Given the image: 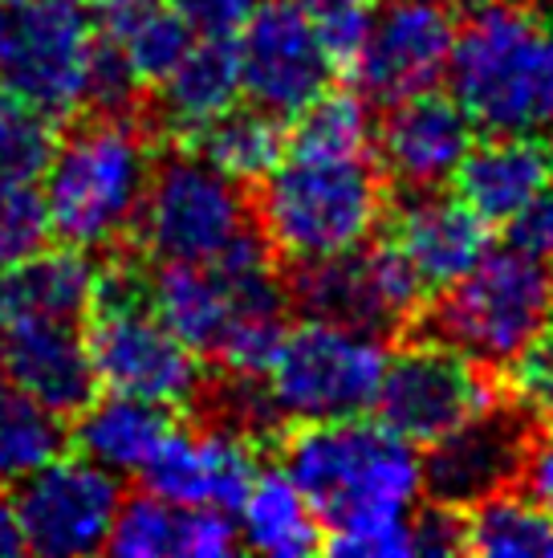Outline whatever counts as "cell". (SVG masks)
<instances>
[{
    "instance_id": "6da1fadb",
    "label": "cell",
    "mask_w": 553,
    "mask_h": 558,
    "mask_svg": "<svg viewBox=\"0 0 553 558\" xmlns=\"http://www.w3.org/2000/svg\"><path fill=\"white\" fill-rule=\"evenodd\" d=\"M257 184V229L285 262L367 245L386 213V175L374 159L367 98L325 90L309 102L293 119L281 159Z\"/></svg>"
},
{
    "instance_id": "7a4b0ae2",
    "label": "cell",
    "mask_w": 553,
    "mask_h": 558,
    "mask_svg": "<svg viewBox=\"0 0 553 558\" xmlns=\"http://www.w3.org/2000/svg\"><path fill=\"white\" fill-rule=\"evenodd\" d=\"M281 457L285 473L322 518L325 538L407 518L423 494L419 452L383 420L342 416L293 424V433L281 440Z\"/></svg>"
},
{
    "instance_id": "3957f363",
    "label": "cell",
    "mask_w": 553,
    "mask_h": 558,
    "mask_svg": "<svg viewBox=\"0 0 553 558\" xmlns=\"http://www.w3.org/2000/svg\"><path fill=\"white\" fill-rule=\"evenodd\" d=\"M452 98L489 135H538L553 123V13L489 0L456 29Z\"/></svg>"
},
{
    "instance_id": "277c9868",
    "label": "cell",
    "mask_w": 553,
    "mask_h": 558,
    "mask_svg": "<svg viewBox=\"0 0 553 558\" xmlns=\"http://www.w3.org/2000/svg\"><path fill=\"white\" fill-rule=\"evenodd\" d=\"M155 140L147 126L126 114L82 119L53 140L49 163L41 171V196L49 208L53 236L70 248L98 253L114 248L135 233L138 204L155 168Z\"/></svg>"
},
{
    "instance_id": "5b68a950",
    "label": "cell",
    "mask_w": 553,
    "mask_h": 558,
    "mask_svg": "<svg viewBox=\"0 0 553 558\" xmlns=\"http://www.w3.org/2000/svg\"><path fill=\"white\" fill-rule=\"evenodd\" d=\"M86 351L98 388L184 408L204 391V359L147 302V269L110 262L86 306Z\"/></svg>"
},
{
    "instance_id": "8992f818",
    "label": "cell",
    "mask_w": 553,
    "mask_h": 558,
    "mask_svg": "<svg viewBox=\"0 0 553 558\" xmlns=\"http://www.w3.org/2000/svg\"><path fill=\"white\" fill-rule=\"evenodd\" d=\"M553 314V269L525 245L484 248L468 274L444 286L428 311V335L477 359L508 367Z\"/></svg>"
},
{
    "instance_id": "52a82bcc",
    "label": "cell",
    "mask_w": 553,
    "mask_h": 558,
    "mask_svg": "<svg viewBox=\"0 0 553 558\" xmlns=\"http://www.w3.org/2000/svg\"><path fill=\"white\" fill-rule=\"evenodd\" d=\"M253 233L257 217L245 184L204 163L196 151L155 159L135 220V241L147 262H220Z\"/></svg>"
},
{
    "instance_id": "ba28073f",
    "label": "cell",
    "mask_w": 553,
    "mask_h": 558,
    "mask_svg": "<svg viewBox=\"0 0 553 558\" xmlns=\"http://www.w3.org/2000/svg\"><path fill=\"white\" fill-rule=\"evenodd\" d=\"M383 372V335L306 318L285 330L265 372V388L285 424H318V420L367 416L379 400Z\"/></svg>"
},
{
    "instance_id": "9c48e42d",
    "label": "cell",
    "mask_w": 553,
    "mask_h": 558,
    "mask_svg": "<svg viewBox=\"0 0 553 558\" xmlns=\"http://www.w3.org/2000/svg\"><path fill=\"white\" fill-rule=\"evenodd\" d=\"M98 49L82 0H16L0 25V90L37 114L74 119L86 110V82Z\"/></svg>"
},
{
    "instance_id": "30bf717a",
    "label": "cell",
    "mask_w": 553,
    "mask_h": 558,
    "mask_svg": "<svg viewBox=\"0 0 553 558\" xmlns=\"http://www.w3.org/2000/svg\"><path fill=\"white\" fill-rule=\"evenodd\" d=\"M285 294L302 318L358 326V330L383 335V339L391 330L415 323L428 302V290L419 286L411 265L386 241L374 248L354 245L346 253L297 262Z\"/></svg>"
},
{
    "instance_id": "8fae6325",
    "label": "cell",
    "mask_w": 553,
    "mask_h": 558,
    "mask_svg": "<svg viewBox=\"0 0 553 558\" xmlns=\"http://www.w3.org/2000/svg\"><path fill=\"white\" fill-rule=\"evenodd\" d=\"M25 550L41 558H82L107 550L123 485L82 452H53L13 489Z\"/></svg>"
},
{
    "instance_id": "7c38bea8",
    "label": "cell",
    "mask_w": 553,
    "mask_h": 558,
    "mask_svg": "<svg viewBox=\"0 0 553 558\" xmlns=\"http://www.w3.org/2000/svg\"><path fill=\"white\" fill-rule=\"evenodd\" d=\"M492 400L496 391H492L489 367H480L477 359L428 335L386 355L374 412L391 433L411 440L415 449L419 445L428 449L431 440H440L456 424L477 416Z\"/></svg>"
},
{
    "instance_id": "4fadbf2b",
    "label": "cell",
    "mask_w": 553,
    "mask_h": 558,
    "mask_svg": "<svg viewBox=\"0 0 553 558\" xmlns=\"http://www.w3.org/2000/svg\"><path fill=\"white\" fill-rule=\"evenodd\" d=\"M460 21L447 0H379L351 65L354 94L370 107H391L400 98L440 86L447 78Z\"/></svg>"
},
{
    "instance_id": "5bb4252c",
    "label": "cell",
    "mask_w": 553,
    "mask_h": 558,
    "mask_svg": "<svg viewBox=\"0 0 553 558\" xmlns=\"http://www.w3.org/2000/svg\"><path fill=\"white\" fill-rule=\"evenodd\" d=\"M232 49L241 70V94L281 123L318 102L330 90L339 65L309 16L297 9V0H261L245 25L232 33Z\"/></svg>"
},
{
    "instance_id": "9a60e30c",
    "label": "cell",
    "mask_w": 553,
    "mask_h": 558,
    "mask_svg": "<svg viewBox=\"0 0 553 558\" xmlns=\"http://www.w3.org/2000/svg\"><path fill=\"white\" fill-rule=\"evenodd\" d=\"M529 408L513 400H496L477 416L456 424L452 433L428 445L423 457V494L447 510H472L477 501L517 485L525 457L533 449Z\"/></svg>"
},
{
    "instance_id": "2e32d148",
    "label": "cell",
    "mask_w": 553,
    "mask_h": 558,
    "mask_svg": "<svg viewBox=\"0 0 553 558\" xmlns=\"http://www.w3.org/2000/svg\"><path fill=\"white\" fill-rule=\"evenodd\" d=\"M257 449L261 445L253 436L236 433L224 420L171 428L151 465L143 469V485L175 506H212L232 513L261 473Z\"/></svg>"
},
{
    "instance_id": "e0dca14e",
    "label": "cell",
    "mask_w": 553,
    "mask_h": 558,
    "mask_svg": "<svg viewBox=\"0 0 553 558\" xmlns=\"http://www.w3.org/2000/svg\"><path fill=\"white\" fill-rule=\"evenodd\" d=\"M472 143L477 123L452 94H440L435 86L391 102L383 123L374 126V159L400 187L447 184Z\"/></svg>"
},
{
    "instance_id": "ac0fdd59",
    "label": "cell",
    "mask_w": 553,
    "mask_h": 558,
    "mask_svg": "<svg viewBox=\"0 0 553 558\" xmlns=\"http://www.w3.org/2000/svg\"><path fill=\"white\" fill-rule=\"evenodd\" d=\"M383 217L386 245L400 248L423 290L452 286L492 245L489 220H480L460 196H447L440 187H403V201Z\"/></svg>"
},
{
    "instance_id": "d6986e66",
    "label": "cell",
    "mask_w": 553,
    "mask_h": 558,
    "mask_svg": "<svg viewBox=\"0 0 553 558\" xmlns=\"http://www.w3.org/2000/svg\"><path fill=\"white\" fill-rule=\"evenodd\" d=\"M0 375L58 420H70L98 391L86 335L74 318L0 330Z\"/></svg>"
},
{
    "instance_id": "ffe728a7",
    "label": "cell",
    "mask_w": 553,
    "mask_h": 558,
    "mask_svg": "<svg viewBox=\"0 0 553 558\" xmlns=\"http://www.w3.org/2000/svg\"><path fill=\"white\" fill-rule=\"evenodd\" d=\"M456 196L489 225H513L553 184V147L538 135H489L456 168Z\"/></svg>"
},
{
    "instance_id": "44dd1931",
    "label": "cell",
    "mask_w": 553,
    "mask_h": 558,
    "mask_svg": "<svg viewBox=\"0 0 553 558\" xmlns=\"http://www.w3.org/2000/svg\"><path fill=\"white\" fill-rule=\"evenodd\" d=\"M74 452L114 477H143L159 445L171 436L175 416L168 403L126 396V391H94L74 416Z\"/></svg>"
},
{
    "instance_id": "7402d4cb",
    "label": "cell",
    "mask_w": 553,
    "mask_h": 558,
    "mask_svg": "<svg viewBox=\"0 0 553 558\" xmlns=\"http://www.w3.org/2000/svg\"><path fill=\"white\" fill-rule=\"evenodd\" d=\"M98 265L82 248H41L25 262L0 265V330L25 323L82 318L94 298Z\"/></svg>"
},
{
    "instance_id": "603a6c76",
    "label": "cell",
    "mask_w": 553,
    "mask_h": 558,
    "mask_svg": "<svg viewBox=\"0 0 553 558\" xmlns=\"http://www.w3.org/2000/svg\"><path fill=\"white\" fill-rule=\"evenodd\" d=\"M159 90V126L187 140L208 119L224 114L241 102V70L232 37H196L187 53L168 70V78L155 82Z\"/></svg>"
},
{
    "instance_id": "cb8c5ba5",
    "label": "cell",
    "mask_w": 553,
    "mask_h": 558,
    "mask_svg": "<svg viewBox=\"0 0 553 558\" xmlns=\"http://www.w3.org/2000/svg\"><path fill=\"white\" fill-rule=\"evenodd\" d=\"M241 546L269 558H306L322 550V518L285 469H261L241 497Z\"/></svg>"
},
{
    "instance_id": "d4e9b609",
    "label": "cell",
    "mask_w": 553,
    "mask_h": 558,
    "mask_svg": "<svg viewBox=\"0 0 553 558\" xmlns=\"http://www.w3.org/2000/svg\"><path fill=\"white\" fill-rule=\"evenodd\" d=\"M94 29L123 53L143 86L168 78L171 65L196 41V33L163 0H94Z\"/></svg>"
},
{
    "instance_id": "484cf974",
    "label": "cell",
    "mask_w": 553,
    "mask_h": 558,
    "mask_svg": "<svg viewBox=\"0 0 553 558\" xmlns=\"http://www.w3.org/2000/svg\"><path fill=\"white\" fill-rule=\"evenodd\" d=\"M187 147L236 184H257L285 151V126L269 110L236 102L224 114L208 119L200 131H192Z\"/></svg>"
},
{
    "instance_id": "4316f807",
    "label": "cell",
    "mask_w": 553,
    "mask_h": 558,
    "mask_svg": "<svg viewBox=\"0 0 553 558\" xmlns=\"http://www.w3.org/2000/svg\"><path fill=\"white\" fill-rule=\"evenodd\" d=\"M464 550L480 558H553V510L508 485L464 510Z\"/></svg>"
},
{
    "instance_id": "83f0119b",
    "label": "cell",
    "mask_w": 553,
    "mask_h": 558,
    "mask_svg": "<svg viewBox=\"0 0 553 558\" xmlns=\"http://www.w3.org/2000/svg\"><path fill=\"white\" fill-rule=\"evenodd\" d=\"M53 452H62V420L0 375V485H16Z\"/></svg>"
},
{
    "instance_id": "f1b7e54d",
    "label": "cell",
    "mask_w": 553,
    "mask_h": 558,
    "mask_svg": "<svg viewBox=\"0 0 553 558\" xmlns=\"http://www.w3.org/2000/svg\"><path fill=\"white\" fill-rule=\"evenodd\" d=\"M107 550L119 558H184V506L151 489L123 497Z\"/></svg>"
},
{
    "instance_id": "f546056e",
    "label": "cell",
    "mask_w": 553,
    "mask_h": 558,
    "mask_svg": "<svg viewBox=\"0 0 553 558\" xmlns=\"http://www.w3.org/2000/svg\"><path fill=\"white\" fill-rule=\"evenodd\" d=\"M53 151L49 119L0 90V187L41 184V171Z\"/></svg>"
},
{
    "instance_id": "4dcf8cb0",
    "label": "cell",
    "mask_w": 553,
    "mask_h": 558,
    "mask_svg": "<svg viewBox=\"0 0 553 558\" xmlns=\"http://www.w3.org/2000/svg\"><path fill=\"white\" fill-rule=\"evenodd\" d=\"M53 225H49L46 196L37 184H4L0 187V265L25 262L33 253L49 248Z\"/></svg>"
},
{
    "instance_id": "1f68e13d",
    "label": "cell",
    "mask_w": 553,
    "mask_h": 558,
    "mask_svg": "<svg viewBox=\"0 0 553 558\" xmlns=\"http://www.w3.org/2000/svg\"><path fill=\"white\" fill-rule=\"evenodd\" d=\"M297 9L309 16V25L318 29L330 58L346 62L358 49V41H362L379 0H297Z\"/></svg>"
},
{
    "instance_id": "d6a6232c",
    "label": "cell",
    "mask_w": 553,
    "mask_h": 558,
    "mask_svg": "<svg viewBox=\"0 0 553 558\" xmlns=\"http://www.w3.org/2000/svg\"><path fill=\"white\" fill-rule=\"evenodd\" d=\"M508 372H513V400L529 412L553 416V314L538 330V339L508 363Z\"/></svg>"
},
{
    "instance_id": "836d02e7",
    "label": "cell",
    "mask_w": 553,
    "mask_h": 558,
    "mask_svg": "<svg viewBox=\"0 0 553 558\" xmlns=\"http://www.w3.org/2000/svg\"><path fill=\"white\" fill-rule=\"evenodd\" d=\"M196 37H232L261 0H163Z\"/></svg>"
},
{
    "instance_id": "e575fe53",
    "label": "cell",
    "mask_w": 553,
    "mask_h": 558,
    "mask_svg": "<svg viewBox=\"0 0 553 558\" xmlns=\"http://www.w3.org/2000/svg\"><path fill=\"white\" fill-rule=\"evenodd\" d=\"M411 555H464V513L435 506V501L428 510H411Z\"/></svg>"
},
{
    "instance_id": "d590c367",
    "label": "cell",
    "mask_w": 553,
    "mask_h": 558,
    "mask_svg": "<svg viewBox=\"0 0 553 558\" xmlns=\"http://www.w3.org/2000/svg\"><path fill=\"white\" fill-rule=\"evenodd\" d=\"M513 241L525 245L529 253H538L541 262L553 269V184L525 208V217L513 220Z\"/></svg>"
},
{
    "instance_id": "8d00e7d4",
    "label": "cell",
    "mask_w": 553,
    "mask_h": 558,
    "mask_svg": "<svg viewBox=\"0 0 553 558\" xmlns=\"http://www.w3.org/2000/svg\"><path fill=\"white\" fill-rule=\"evenodd\" d=\"M517 485H521L533 501H541L545 510H553V440H545V445L533 440V449H529V457H525V469H521V477H517Z\"/></svg>"
},
{
    "instance_id": "74e56055",
    "label": "cell",
    "mask_w": 553,
    "mask_h": 558,
    "mask_svg": "<svg viewBox=\"0 0 553 558\" xmlns=\"http://www.w3.org/2000/svg\"><path fill=\"white\" fill-rule=\"evenodd\" d=\"M25 555V543H21V522H16V506L9 497V485H0V558Z\"/></svg>"
},
{
    "instance_id": "f35d334b",
    "label": "cell",
    "mask_w": 553,
    "mask_h": 558,
    "mask_svg": "<svg viewBox=\"0 0 553 558\" xmlns=\"http://www.w3.org/2000/svg\"><path fill=\"white\" fill-rule=\"evenodd\" d=\"M447 4H468V9H477V4H489V0H447Z\"/></svg>"
},
{
    "instance_id": "ab89813d",
    "label": "cell",
    "mask_w": 553,
    "mask_h": 558,
    "mask_svg": "<svg viewBox=\"0 0 553 558\" xmlns=\"http://www.w3.org/2000/svg\"><path fill=\"white\" fill-rule=\"evenodd\" d=\"M0 25H4V16H0Z\"/></svg>"
}]
</instances>
